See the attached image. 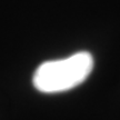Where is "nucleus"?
<instances>
[{
	"label": "nucleus",
	"instance_id": "f257e3e1",
	"mask_svg": "<svg viewBox=\"0 0 120 120\" xmlns=\"http://www.w3.org/2000/svg\"><path fill=\"white\" fill-rule=\"evenodd\" d=\"M94 68V58L87 51L66 59L40 64L34 75V86L41 92H59L72 89L86 80Z\"/></svg>",
	"mask_w": 120,
	"mask_h": 120
}]
</instances>
